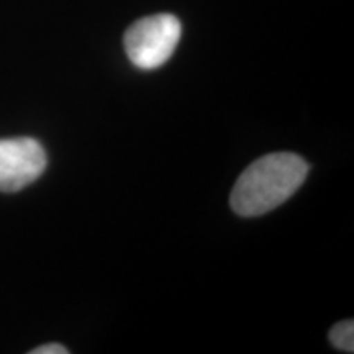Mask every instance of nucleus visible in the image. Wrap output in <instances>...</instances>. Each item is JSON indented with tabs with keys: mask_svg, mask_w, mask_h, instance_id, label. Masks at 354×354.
Here are the masks:
<instances>
[{
	"mask_svg": "<svg viewBox=\"0 0 354 354\" xmlns=\"http://www.w3.org/2000/svg\"><path fill=\"white\" fill-rule=\"evenodd\" d=\"M308 169L307 161L294 153L266 154L238 177L230 203L241 216L268 214L297 192Z\"/></svg>",
	"mask_w": 354,
	"mask_h": 354,
	"instance_id": "obj_1",
	"label": "nucleus"
},
{
	"mask_svg": "<svg viewBox=\"0 0 354 354\" xmlns=\"http://www.w3.org/2000/svg\"><path fill=\"white\" fill-rule=\"evenodd\" d=\"M183 26L171 13L145 17L135 21L123 37L128 59L138 69L153 71L161 68L174 55Z\"/></svg>",
	"mask_w": 354,
	"mask_h": 354,
	"instance_id": "obj_2",
	"label": "nucleus"
},
{
	"mask_svg": "<svg viewBox=\"0 0 354 354\" xmlns=\"http://www.w3.org/2000/svg\"><path fill=\"white\" fill-rule=\"evenodd\" d=\"M43 145L35 138L0 140V192H19L28 187L46 169Z\"/></svg>",
	"mask_w": 354,
	"mask_h": 354,
	"instance_id": "obj_3",
	"label": "nucleus"
},
{
	"mask_svg": "<svg viewBox=\"0 0 354 354\" xmlns=\"http://www.w3.org/2000/svg\"><path fill=\"white\" fill-rule=\"evenodd\" d=\"M330 343L336 349L344 353L354 351V323L353 320H344L336 323L333 328L330 330Z\"/></svg>",
	"mask_w": 354,
	"mask_h": 354,
	"instance_id": "obj_4",
	"label": "nucleus"
},
{
	"mask_svg": "<svg viewBox=\"0 0 354 354\" xmlns=\"http://www.w3.org/2000/svg\"><path fill=\"white\" fill-rule=\"evenodd\" d=\"M30 353L32 354H68L69 351L63 346V344L50 343V344H43V346L35 348Z\"/></svg>",
	"mask_w": 354,
	"mask_h": 354,
	"instance_id": "obj_5",
	"label": "nucleus"
}]
</instances>
